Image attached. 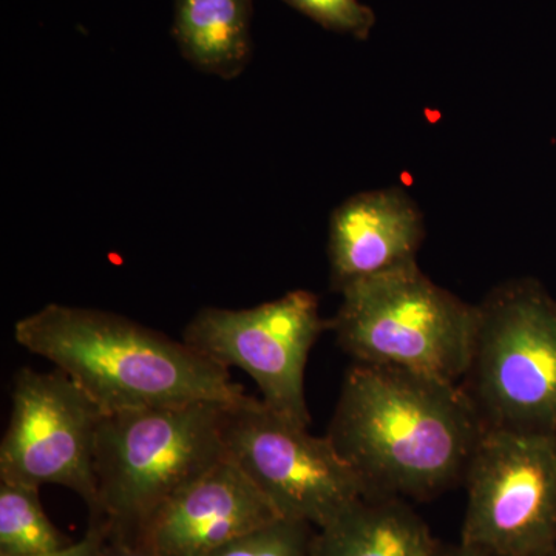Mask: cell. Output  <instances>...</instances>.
<instances>
[{
  "label": "cell",
  "instance_id": "6da1fadb",
  "mask_svg": "<svg viewBox=\"0 0 556 556\" xmlns=\"http://www.w3.org/2000/svg\"><path fill=\"white\" fill-rule=\"evenodd\" d=\"M484 428L460 383L356 364L327 437L368 495L419 501L464 481Z\"/></svg>",
  "mask_w": 556,
  "mask_h": 556
},
{
  "label": "cell",
  "instance_id": "7a4b0ae2",
  "mask_svg": "<svg viewBox=\"0 0 556 556\" xmlns=\"http://www.w3.org/2000/svg\"><path fill=\"white\" fill-rule=\"evenodd\" d=\"M14 340L67 375L104 415L193 402L239 404L244 388L188 343L108 311L50 303Z\"/></svg>",
  "mask_w": 556,
  "mask_h": 556
},
{
  "label": "cell",
  "instance_id": "3957f363",
  "mask_svg": "<svg viewBox=\"0 0 556 556\" xmlns=\"http://www.w3.org/2000/svg\"><path fill=\"white\" fill-rule=\"evenodd\" d=\"M229 407L193 402L102 417L94 460L100 515L94 519L108 522L110 535L135 540L172 496L225 459Z\"/></svg>",
  "mask_w": 556,
  "mask_h": 556
},
{
  "label": "cell",
  "instance_id": "277c9868",
  "mask_svg": "<svg viewBox=\"0 0 556 556\" xmlns=\"http://www.w3.org/2000/svg\"><path fill=\"white\" fill-rule=\"evenodd\" d=\"M340 295L342 305L331 318V331L356 364L463 382L478 306L438 287L417 263L361 281Z\"/></svg>",
  "mask_w": 556,
  "mask_h": 556
},
{
  "label": "cell",
  "instance_id": "5b68a950",
  "mask_svg": "<svg viewBox=\"0 0 556 556\" xmlns=\"http://www.w3.org/2000/svg\"><path fill=\"white\" fill-rule=\"evenodd\" d=\"M460 386L485 427L556 438V302L543 285L508 281L478 305Z\"/></svg>",
  "mask_w": 556,
  "mask_h": 556
},
{
  "label": "cell",
  "instance_id": "8992f818",
  "mask_svg": "<svg viewBox=\"0 0 556 556\" xmlns=\"http://www.w3.org/2000/svg\"><path fill=\"white\" fill-rule=\"evenodd\" d=\"M223 441L229 459L289 521L321 529L368 495L327 434L314 437L262 399L230 405Z\"/></svg>",
  "mask_w": 556,
  "mask_h": 556
},
{
  "label": "cell",
  "instance_id": "52a82bcc",
  "mask_svg": "<svg viewBox=\"0 0 556 556\" xmlns=\"http://www.w3.org/2000/svg\"><path fill=\"white\" fill-rule=\"evenodd\" d=\"M460 546L482 556L556 547V438L484 428L464 477Z\"/></svg>",
  "mask_w": 556,
  "mask_h": 556
},
{
  "label": "cell",
  "instance_id": "ba28073f",
  "mask_svg": "<svg viewBox=\"0 0 556 556\" xmlns=\"http://www.w3.org/2000/svg\"><path fill=\"white\" fill-rule=\"evenodd\" d=\"M325 331L331 320L321 317L317 295L298 289L254 308H203L182 340L219 367L243 369L268 407L309 427L306 362Z\"/></svg>",
  "mask_w": 556,
  "mask_h": 556
},
{
  "label": "cell",
  "instance_id": "9c48e42d",
  "mask_svg": "<svg viewBox=\"0 0 556 556\" xmlns=\"http://www.w3.org/2000/svg\"><path fill=\"white\" fill-rule=\"evenodd\" d=\"M104 413L67 375L21 368L0 442V481L61 485L100 515L97 439Z\"/></svg>",
  "mask_w": 556,
  "mask_h": 556
},
{
  "label": "cell",
  "instance_id": "30bf717a",
  "mask_svg": "<svg viewBox=\"0 0 556 556\" xmlns=\"http://www.w3.org/2000/svg\"><path fill=\"white\" fill-rule=\"evenodd\" d=\"M277 519L268 497L226 455L161 506L135 540L156 556H207Z\"/></svg>",
  "mask_w": 556,
  "mask_h": 556
},
{
  "label": "cell",
  "instance_id": "8fae6325",
  "mask_svg": "<svg viewBox=\"0 0 556 556\" xmlns=\"http://www.w3.org/2000/svg\"><path fill=\"white\" fill-rule=\"evenodd\" d=\"M424 219L415 201L397 188L357 193L329 222L331 288L345 289L417 263Z\"/></svg>",
  "mask_w": 556,
  "mask_h": 556
},
{
  "label": "cell",
  "instance_id": "7c38bea8",
  "mask_svg": "<svg viewBox=\"0 0 556 556\" xmlns=\"http://www.w3.org/2000/svg\"><path fill=\"white\" fill-rule=\"evenodd\" d=\"M422 518L396 496L367 495L316 529L311 556H439Z\"/></svg>",
  "mask_w": 556,
  "mask_h": 556
},
{
  "label": "cell",
  "instance_id": "4fadbf2b",
  "mask_svg": "<svg viewBox=\"0 0 556 556\" xmlns=\"http://www.w3.org/2000/svg\"><path fill=\"white\" fill-rule=\"evenodd\" d=\"M251 0H175L174 36L193 65L233 79L251 58Z\"/></svg>",
  "mask_w": 556,
  "mask_h": 556
},
{
  "label": "cell",
  "instance_id": "5bb4252c",
  "mask_svg": "<svg viewBox=\"0 0 556 556\" xmlns=\"http://www.w3.org/2000/svg\"><path fill=\"white\" fill-rule=\"evenodd\" d=\"M38 486L0 481V556H38L72 544L47 517Z\"/></svg>",
  "mask_w": 556,
  "mask_h": 556
},
{
  "label": "cell",
  "instance_id": "9a60e30c",
  "mask_svg": "<svg viewBox=\"0 0 556 556\" xmlns=\"http://www.w3.org/2000/svg\"><path fill=\"white\" fill-rule=\"evenodd\" d=\"M314 532L305 522L280 518L207 556H311Z\"/></svg>",
  "mask_w": 556,
  "mask_h": 556
},
{
  "label": "cell",
  "instance_id": "2e32d148",
  "mask_svg": "<svg viewBox=\"0 0 556 556\" xmlns=\"http://www.w3.org/2000/svg\"><path fill=\"white\" fill-rule=\"evenodd\" d=\"M283 2L329 31L351 35L361 40L368 39L369 31L376 24L372 10L358 0H283Z\"/></svg>",
  "mask_w": 556,
  "mask_h": 556
},
{
  "label": "cell",
  "instance_id": "e0dca14e",
  "mask_svg": "<svg viewBox=\"0 0 556 556\" xmlns=\"http://www.w3.org/2000/svg\"><path fill=\"white\" fill-rule=\"evenodd\" d=\"M109 540V526L102 519H91L89 530L83 540L68 544L61 551L38 556H105Z\"/></svg>",
  "mask_w": 556,
  "mask_h": 556
},
{
  "label": "cell",
  "instance_id": "ac0fdd59",
  "mask_svg": "<svg viewBox=\"0 0 556 556\" xmlns=\"http://www.w3.org/2000/svg\"><path fill=\"white\" fill-rule=\"evenodd\" d=\"M105 556H156L144 544L129 538L110 535L108 546H105Z\"/></svg>",
  "mask_w": 556,
  "mask_h": 556
},
{
  "label": "cell",
  "instance_id": "d6986e66",
  "mask_svg": "<svg viewBox=\"0 0 556 556\" xmlns=\"http://www.w3.org/2000/svg\"><path fill=\"white\" fill-rule=\"evenodd\" d=\"M439 556H482L477 554V552L468 551V548L460 546L457 544L455 547H442L441 554Z\"/></svg>",
  "mask_w": 556,
  "mask_h": 556
},
{
  "label": "cell",
  "instance_id": "ffe728a7",
  "mask_svg": "<svg viewBox=\"0 0 556 556\" xmlns=\"http://www.w3.org/2000/svg\"><path fill=\"white\" fill-rule=\"evenodd\" d=\"M533 556H556V547L552 548V551L544 552V554L533 555Z\"/></svg>",
  "mask_w": 556,
  "mask_h": 556
}]
</instances>
